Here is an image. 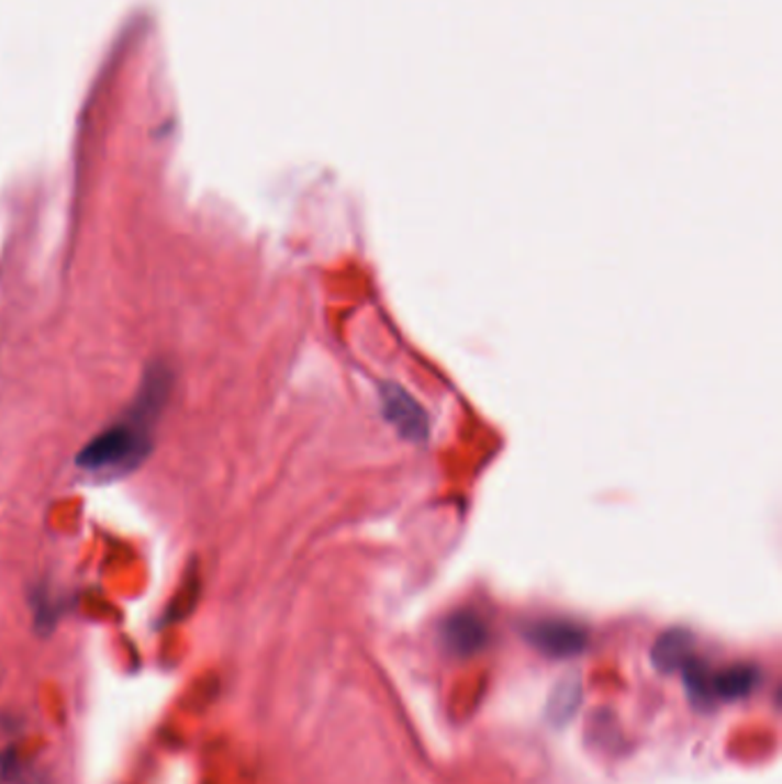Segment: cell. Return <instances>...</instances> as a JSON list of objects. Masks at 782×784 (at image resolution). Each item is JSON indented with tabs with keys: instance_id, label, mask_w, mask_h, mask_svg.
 Returning a JSON list of instances; mask_svg holds the SVG:
<instances>
[{
	"instance_id": "obj_1",
	"label": "cell",
	"mask_w": 782,
	"mask_h": 784,
	"mask_svg": "<svg viewBox=\"0 0 782 784\" xmlns=\"http://www.w3.org/2000/svg\"><path fill=\"white\" fill-rule=\"evenodd\" d=\"M168 392L170 374L166 370L154 368L147 372L134 411L122 423L97 434L78 452L76 463L90 473H124L143 463L152 450L154 417L161 413Z\"/></svg>"
},
{
	"instance_id": "obj_2",
	"label": "cell",
	"mask_w": 782,
	"mask_h": 784,
	"mask_svg": "<svg viewBox=\"0 0 782 784\" xmlns=\"http://www.w3.org/2000/svg\"><path fill=\"white\" fill-rule=\"evenodd\" d=\"M526 640L544 657L569 659L579 657L588 647V631L569 619H539L526 626Z\"/></svg>"
},
{
	"instance_id": "obj_3",
	"label": "cell",
	"mask_w": 782,
	"mask_h": 784,
	"mask_svg": "<svg viewBox=\"0 0 782 784\" xmlns=\"http://www.w3.org/2000/svg\"><path fill=\"white\" fill-rule=\"evenodd\" d=\"M381 406L386 421L406 440H425L429 434V417L402 385H381Z\"/></svg>"
},
{
	"instance_id": "obj_4",
	"label": "cell",
	"mask_w": 782,
	"mask_h": 784,
	"mask_svg": "<svg viewBox=\"0 0 782 784\" xmlns=\"http://www.w3.org/2000/svg\"><path fill=\"white\" fill-rule=\"evenodd\" d=\"M440 640L455 657H476L489 642L487 621L473 611H457L443 621Z\"/></svg>"
},
{
	"instance_id": "obj_5",
	"label": "cell",
	"mask_w": 782,
	"mask_h": 784,
	"mask_svg": "<svg viewBox=\"0 0 782 784\" xmlns=\"http://www.w3.org/2000/svg\"><path fill=\"white\" fill-rule=\"evenodd\" d=\"M760 676H762L760 668L750 665V663H737V665H729L720 672H714V676H712L714 697L729 699V702L744 699L755 688H758Z\"/></svg>"
},
{
	"instance_id": "obj_6",
	"label": "cell",
	"mask_w": 782,
	"mask_h": 784,
	"mask_svg": "<svg viewBox=\"0 0 782 784\" xmlns=\"http://www.w3.org/2000/svg\"><path fill=\"white\" fill-rule=\"evenodd\" d=\"M693 657V636L686 629H670L651 647V663L659 672L682 670V665Z\"/></svg>"
},
{
	"instance_id": "obj_7",
	"label": "cell",
	"mask_w": 782,
	"mask_h": 784,
	"mask_svg": "<svg viewBox=\"0 0 782 784\" xmlns=\"http://www.w3.org/2000/svg\"><path fill=\"white\" fill-rule=\"evenodd\" d=\"M583 699V686L581 679L577 674H571L554 688L549 704H546V720L554 727L567 725L573 716H577Z\"/></svg>"
},
{
	"instance_id": "obj_8",
	"label": "cell",
	"mask_w": 782,
	"mask_h": 784,
	"mask_svg": "<svg viewBox=\"0 0 782 784\" xmlns=\"http://www.w3.org/2000/svg\"><path fill=\"white\" fill-rule=\"evenodd\" d=\"M684 674V686L689 691V695L700 702V704H710L714 699V691H712V676L714 672L710 670V665L705 661H700L695 657H691L682 670Z\"/></svg>"
},
{
	"instance_id": "obj_9",
	"label": "cell",
	"mask_w": 782,
	"mask_h": 784,
	"mask_svg": "<svg viewBox=\"0 0 782 784\" xmlns=\"http://www.w3.org/2000/svg\"><path fill=\"white\" fill-rule=\"evenodd\" d=\"M0 777H3L5 784H44L42 775L14 752H5L0 757Z\"/></svg>"
}]
</instances>
